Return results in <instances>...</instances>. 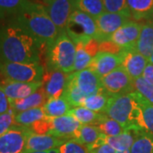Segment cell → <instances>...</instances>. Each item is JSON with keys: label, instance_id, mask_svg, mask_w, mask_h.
Returning a JSON list of instances; mask_svg holds the SVG:
<instances>
[{"label": "cell", "instance_id": "6da1fadb", "mask_svg": "<svg viewBox=\"0 0 153 153\" xmlns=\"http://www.w3.org/2000/svg\"><path fill=\"white\" fill-rule=\"evenodd\" d=\"M46 50V46L14 22L0 25V62L41 63Z\"/></svg>", "mask_w": 153, "mask_h": 153}, {"label": "cell", "instance_id": "7a4b0ae2", "mask_svg": "<svg viewBox=\"0 0 153 153\" xmlns=\"http://www.w3.org/2000/svg\"><path fill=\"white\" fill-rule=\"evenodd\" d=\"M10 21L16 23L47 48L55 42L59 31L42 4L29 0Z\"/></svg>", "mask_w": 153, "mask_h": 153}, {"label": "cell", "instance_id": "3957f363", "mask_svg": "<svg viewBox=\"0 0 153 153\" xmlns=\"http://www.w3.org/2000/svg\"><path fill=\"white\" fill-rule=\"evenodd\" d=\"M105 114L120 123L126 130L145 132L141 107L134 92L120 96H111Z\"/></svg>", "mask_w": 153, "mask_h": 153}, {"label": "cell", "instance_id": "277c9868", "mask_svg": "<svg viewBox=\"0 0 153 153\" xmlns=\"http://www.w3.org/2000/svg\"><path fill=\"white\" fill-rule=\"evenodd\" d=\"M103 90L101 78L91 69L87 68L68 74L62 96L71 107L82 106L84 100Z\"/></svg>", "mask_w": 153, "mask_h": 153}, {"label": "cell", "instance_id": "5b68a950", "mask_svg": "<svg viewBox=\"0 0 153 153\" xmlns=\"http://www.w3.org/2000/svg\"><path fill=\"white\" fill-rule=\"evenodd\" d=\"M45 55L49 71L58 70L66 74L74 71L76 45L66 32L59 33L55 42L47 48Z\"/></svg>", "mask_w": 153, "mask_h": 153}, {"label": "cell", "instance_id": "8992f818", "mask_svg": "<svg viewBox=\"0 0 153 153\" xmlns=\"http://www.w3.org/2000/svg\"><path fill=\"white\" fill-rule=\"evenodd\" d=\"M0 72L6 79L21 82H43L45 68L41 63L0 62Z\"/></svg>", "mask_w": 153, "mask_h": 153}, {"label": "cell", "instance_id": "52a82bcc", "mask_svg": "<svg viewBox=\"0 0 153 153\" xmlns=\"http://www.w3.org/2000/svg\"><path fill=\"white\" fill-rule=\"evenodd\" d=\"M66 33L74 44H87L91 39H98L95 19L77 10L71 14L66 26Z\"/></svg>", "mask_w": 153, "mask_h": 153}, {"label": "cell", "instance_id": "ba28073f", "mask_svg": "<svg viewBox=\"0 0 153 153\" xmlns=\"http://www.w3.org/2000/svg\"><path fill=\"white\" fill-rule=\"evenodd\" d=\"M101 84L105 92L112 97L134 92V80L121 66L101 77Z\"/></svg>", "mask_w": 153, "mask_h": 153}, {"label": "cell", "instance_id": "9c48e42d", "mask_svg": "<svg viewBox=\"0 0 153 153\" xmlns=\"http://www.w3.org/2000/svg\"><path fill=\"white\" fill-rule=\"evenodd\" d=\"M43 3L59 33L66 32L71 14L76 10V0H43Z\"/></svg>", "mask_w": 153, "mask_h": 153}, {"label": "cell", "instance_id": "30bf717a", "mask_svg": "<svg viewBox=\"0 0 153 153\" xmlns=\"http://www.w3.org/2000/svg\"><path fill=\"white\" fill-rule=\"evenodd\" d=\"M33 133L30 128L15 125L0 137V153H26L27 138Z\"/></svg>", "mask_w": 153, "mask_h": 153}, {"label": "cell", "instance_id": "8fae6325", "mask_svg": "<svg viewBox=\"0 0 153 153\" xmlns=\"http://www.w3.org/2000/svg\"><path fill=\"white\" fill-rule=\"evenodd\" d=\"M132 17L124 14L105 12L101 16L95 18V22L98 29L99 43L108 41L111 35L117 32L121 27L129 21Z\"/></svg>", "mask_w": 153, "mask_h": 153}, {"label": "cell", "instance_id": "7c38bea8", "mask_svg": "<svg viewBox=\"0 0 153 153\" xmlns=\"http://www.w3.org/2000/svg\"><path fill=\"white\" fill-rule=\"evenodd\" d=\"M143 23L129 21L115 32L109 38L110 42L117 46L121 50L136 49V44L142 27Z\"/></svg>", "mask_w": 153, "mask_h": 153}, {"label": "cell", "instance_id": "4fadbf2b", "mask_svg": "<svg viewBox=\"0 0 153 153\" xmlns=\"http://www.w3.org/2000/svg\"><path fill=\"white\" fill-rule=\"evenodd\" d=\"M49 130L48 134L65 140H75L78 129L81 126V124L71 115H65L54 118L49 117Z\"/></svg>", "mask_w": 153, "mask_h": 153}, {"label": "cell", "instance_id": "5bb4252c", "mask_svg": "<svg viewBox=\"0 0 153 153\" xmlns=\"http://www.w3.org/2000/svg\"><path fill=\"white\" fill-rule=\"evenodd\" d=\"M122 56L121 66L129 75L133 80L141 77L149 60L139 53L136 49H126L120 52Z\"/></svg>", "mask_w": 153, "mask_h": 153}, {"label": "cell", "instance_id": "9a60e30c", "mask_svg": "<svg viewBox=\"0 0 153 153\" xmlns=\"http://www.w3.org/2000/svg\"><path fill=\"white\" fill-rule=\"evenodd\" d=\"M44 82H21L4 78L0 82V88L4 92L9 100L25 98L35 93L43 87Z\"/></svg>", "mask_w": 153, "mask_h": 153}, {"label": "cell", "instance_id": "2e32d148", "mask_svg": "<svg viewBox=\"0 0 153 153\" xmlns=\"http://www.w3.org/2000/svg\"><path fill=\"white\" fill-rule=\"evenodd\" d=\"M122 64L120 54L99 51L89 65V69L94 71L100 78L108 75Z\"/></svg>", "mask_w": 153, "mask_h": 153}, {"label": "cell", "instance_id": "e0dca14e", "mask_svg": "<svg viewBox=\"0 0 153 153\" xmlns=\"http://www.w3.org/2000/svg\"><path fill=\"white\" fill-rule=\"evenodd\" d=\"M66 141L50 134H38L33 132L27 138L26 153L49 152L55 148H60Z\"/></svg>", "mask_w": 153, "mask_h": 153}, {"label": "cell", "instance_id": "ac0fdd59", "mask_svg": "<svg viewBox=\"0 0 153 153\" xmlns=\"http://www.w3.org/2000/svg\"><path fill=\"white\" fill-rule=\"evenodd\" d=\"M68 74L58 70H52L45 72L44 76V88L47 99L61 97L66 87Z\"/></svg>", "mask_w": 153, "mask_h": 153}, {"label": "cell", "instance_id": "d6986e66", "mask_svg": "<svg viewBox=\"0 0 153 153\" xmlns=\"http://www.w3.org/2000/svg\"><path fill=\"white\" fill-rule=\"evenodd\" d=\"M74 71L85 70L89 67L93 58L99 52L100 43L96 39H91L87 44L76 43Z\"/></svg>", "mask_w": 153, "mask_h": 153}, {"label": "cell", "instance_id": "ffe728a7", "mask_svg": "<svg viewBox=\"0 0 153 153\" xmlns=\"http://www.w3.org/2000/svg\"><path fill=\"white\" fill-rule=\"evenodd\" d=\"M106 137L100 131L98 126L81 125L75 140L86 146L89 150H93L105 144Z\"/></svg>", "mask_w": 153, "mask_h": 153}, {"label": "cell", "instance_id": "44dd1931", "mask_svg": "<svg viewBox=\"0 0 153 153\" xmlns=\"http://www.w3.org/2000/svg\"><path fill=\"white\" fill-rule=\"evenodd\" d=\"M10 109L16 114L24 111L42 107L48 100L44 88H40L35 93L32 94L27 97L19 100H9Z\"/></svg>", "mask_w": 153, "mask_h": 153}, {"label": "cell", "instance_id": "7402d4cb", "mask_svg": "<svg viewBox=\"0 0 153 153\" xmlns=\"http://www.w3.org/2000/svg\"><path fill=\"white\" fill-rule=\"evenodd\" d=\"M128 10L134 21L149 22L153 16V0H127Z\"/></svg>", "mask_w": 153, "mask_h": 153}, {"label": "cell", "instance_id": "603a6c76", "mask_svg": "<svg viewBox=\"0 0 153 153\" xmlns=\"http://www.w3.org/2000/svg\"><path fill=\"white\" fill-rule=\"evenodd\" d=\"M136 50L148 60L153 54V24L146 22L142 24L141 32L136 44Z\"/></svg>", "mask_w": 153, "mask_h": 153}, {"label": "cell", "instance_id": "cb8c5ba5", "mask_svg": "<svg viewBox=\"0 0 153 153\" xmlns=\"http://www.w3.org/2000/svg\"><path fill=\"white\" fill-rule=\"evenodd\" d=\"M68 115L73 117L81 125L99 126L106 117L105 114L94 112L83 106L71 107Z\"/></svg>", "mask_w": 153, "mask_h": 153}, {"label": "cell", "instance_id": "d4e9b609", "mask_svg": "<svg viewBox=\"0 0 153 153\" xmlns=\"http://www.w3.org/2000/svg\"><path fill=\"white\" fill-rule=\"evenodd\" d=\"M45 115L50 117H60L65 115H68L71 109V105L63 96L59 98L49 99L43 106Z\"/></svg>", "mask_w": 153, "mask_h": 153}, {"label": "cell", "instance_id": "484cf974", "mask_svg": "<svg viewBox=\"0 0 153 153\" xmlns=\"http://www.w3.org/2000/svg\"><path fill=\"white\" fill-rule=\"evenodd\" d=\"M138 132L127 130L119 135L114 137H106L105 143L111 146L116 152H123L130 150L135 140Z\"/></svg>", "mask_w": 153, "mask_h": 153}, {"label": "cell", "instance_id": "4316f807", "mask_svg": "<svg viewBox=\"0 0 153 153\" xmlns=\"http://www.w3.org/2000/svg\"><path fill=\"white\" fill-rule=\"evenodd\" d=\"M111 96L106 94L104 90L98 94H95L91 95L84 100L82 102V106L91 110L97 113H105V111L107 109V106L109 105L110 100Z\"/></svg>", "mask_w": 153, "mask_h": 153}, {"label": "cell", "instance_id": "83f0119b", "mask_svg": "<svg viewBox=\"0 0 153 153\" xmlns=\"http://www.w3.org/2000/svg\"><path fill=\"white\" fill-rule=\"evenodd\" d=\"M47 116L45 115L44 108L38 107L24 111L16 114V123L17 125L30 128L39 121L43 120Z\"/></svg>", "mask_w": 153, "mask_h": 153}, {"label": "cell", "instance_id": "f1b7e54d", "mask_svg": "<svg viewBox=\"0 0 153 153\" xmlns=\"http://www.w3.org/2000/svg\"><path fill=\"white\" fill-rule=\"evenodd\" d=\"M134 96L141 107L143 120L145 124V132L153 137V104L150 103L147 100L137 92H134Z\"/></svg>", "mask_w": 153, "mask_h": 153}, {"label": "cell", "instance_id": "f546056e", "mask_svg": "<svg viewBox=\"0 0 153 153\" xmlns=\"http://www.w3.org/2000/svg\"><path fill=\"white\" fill-rule=\"evenodd\" d=\"M76 8L94 19L105 12L103 0H76Z\"/></svg>", "mask_w": 153, "mask_h": 153}, {"label": "cell", "instance_id": "4dcf8cb0", "mask_svg": "<svg viewBox=\"0 0 153 153\" xmlns=\"http://www.w3.org/2000/svg\"><path fill=\"white\" fill-rule=\"evenodd\" d=\"M29 0H0V21L11 19Z\"/></svg>", "mask_w": 153, "mask_h": 153}, {"label": "cell", "instance_id": "1f68e13d", "mask_svg": "<svg viewBox=\"0 0 153 153\" xmlns=\"http://www.w3.org/2000/svg\"><path fill=\"white\" fill-rule=\"evenodd\" d=\"M131 153H153V137L146 132H138L130 149Z\"/></svg>", "mask_w": 153, "mask_h": 153}, {"label": "cell", "instance_id": "d6a6232c", "mask_svg": "<svg viewBox=\"0 0 153 153\" xmlns=\"http://www.w3.org/2000/svg\"><path fill=\"white\" fill-rule=\"evenodd\" d=\"M98 127L100 131L107 137L117 136L127 131L120 123L111 117H108L107 116L105 117L104 120L100 123Z\"/></svg>", "mask_w": 153, "mask_h": 153}, {"label": "cell", "instance_id": "836d02e7", "mask_svg": "<svg viewBox=\"0 0 153 153\" xmlns=\"http://www.w3.org/2000/svg\"><path fill=\"white\" fill-rule=\"evenodd\" d=\"M134 91L142 95L150 103L153 104V85H152L143 77L134 80Z\"/></svg>", "mask_w": 153, "mask_h": 153}, {"label": "cell", "instance_id": "e575fe53", "mask_svg": "<svg viewBox=\"0 0 153 153\" xmlns=\"http://www.w3.org/2000/svg\"><path fill=\"white\" fill-rule=\"evenodd\" d=\"M103 3L105 12L124 14L131 16L127 4V0H103Z\"/></svg>", "mask_w": 153, "mask_h": 153}, {"label": "cell", "instance_id": "d590c367", "mask_svg": "<svg viewBox=\"0 0 153 153\" xmlns=\"http://www.w3.org/2000/svg\"><path fill=\"white\" fill-rule=\"evenodd\" d=\"M16 123V113L13 110H9L4 113L0 114V137L6 134Z\"/></svg>", "mask_w": 153, "mask_h": 153}, {"label": "cell", "instance_id": "8d00e7d4", "mask_svg": "<svg viewBox=\"0 0 153 153\" xmlns=\"http://www.w3.org/2000/svg\"><path fill=\"white\" fill-rule=\"evenodd\" d=\"M60 153H90V150L76 140H66L60 148Z\"/></svg>", "mask_w": 153, "mask_h": 153}, {"label": "cell", "instance_id": "74e56055", "mask_svg": "<svg viewBox=\"0 0 153 153\" xmlns=\"http://www.w3.org/2000/svg\"><path fill=\"white\" fill-rule=\"evenodd\" d=\"M9 110H10V100L4 92L0 88V114L4 113Z\"/></svg>", "mask_w": 153, "mask_h": 153}, {"label": "cell", "instance_id": "f35d334b", "mask_svg": "<svg viewBox=\"0 0 153 153\" xmlns=\"http://www.w3.org/2000/svg\"><path fill=\"white\" fill-rule=\"evenodd\" d=\"M90 153H116V151L108 144L105 143L98 147L90 150Z\"/></svg>", "mask_w": 153, "mask_h": 153}, {"label": "cell", "instance_id": "ab89813d", "mask_svg": "<svg viewBox=\"0 0 153 153\" xmlns=\"http://www.w3.org/2000/svg\"><path fill=\"white\" fill-rule=\"evenodd\" d=\"M142 76L149 83L153 85V64L150 63V62L148 63L145 71H144Z\"/></svg>", "mask_w": 153, "mask_h": 153}, {"label": "cell", "instance_id": "60d3db41", "mask_svg": "<svg viewBox=\"0 0 153 153\" xmlns=\"http://www.w3.org/2000/svg\"><path fill=\"white\" fill-rule=\"evenodd\" d=\"M116 153H131V152H130V150H128V151H123V152H116Z\"/></svg>", "mask_w": 153, "mask_h": 153}, {"label": "cell", "instance_id": "b9f144b4", "mask_svg": "<svg viewBox=\"0 0 153 153\" xmlns=\"http://www.w3.org/2000/svg\"><path fill=\"white\" fill-rule=\"evenodd\" d=\"M149 62H150V63H152V64H153V54L149 58Z\"/></svg>", "mask_w": 153, "mask_h": 153}, {"label": "cell", "instance_id": "7bdbcfd3", "mask_svg": "<svg viewBox=\"0 0 153 153\" xmlns=\"http://www.w3.org/2000/svg\"><path fill=\"white\" fill-rule=\"evenodd\" d=\"M32 153H50V152H49H49H32Z\"/></svg>", "mask_w": 153, "mask_h": 153}, {"label": "cell", "instance_id": "ee69618b", "mask_svg": "<svg viewBox=\"0 0 153 153\" xmlns=\"http://www.w3.org/2000/svg\"><path fill=\"white\" fill-rule=\"evenodd\" d=\"M149 22H152V24H153V16H152V19H151V20L149 21Z\"/></svg>", "mask_w": 153, "mask_h": 153}]
</instances>
